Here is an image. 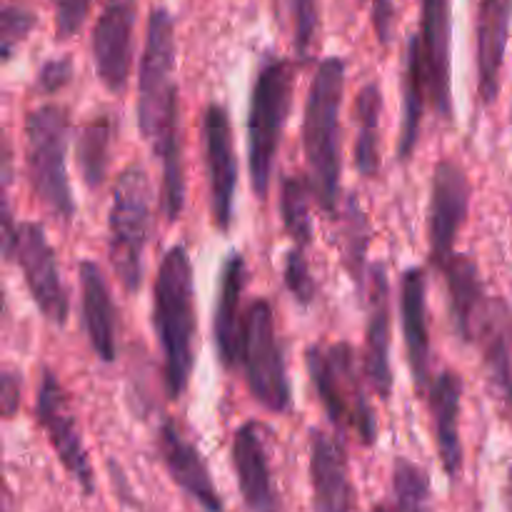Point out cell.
Wrapping results in <instances>:
<instances>
[{"mask_svg": "<svg viewBox=\"0 0 512 512\" xmlns=\"http://www.w3.org/2000/svg\"><path fill=\"white\" fill-rule=\"evenodd\" d=\"M153 323L163 350L165 388L173 400L188 390L195 365V288L185 245H173L160 260L153 285Z\"/></svg>", "mask_w": 512, "mask_h": 512, "instance_id": "6da1fadb", "label": "cell"}, {"mask_svg": "<svg viewBox=\"0 0 512 512\" xmlns=\"http://www.w3.org/2000/svg\"><path fill=\"white\" fill-rule=\"evenodd\" d=\"M175 28L165 8L148 20L138 78V125L153 145L158 160L183 150L178 85H175Z\"/></svg>", "mask_w": 512, "mask_h": 512, "instance_id": "7a4b0ae2", "label": "cell"}, {"mask_svg": "<svg viewBox=\"0 0 512 512\" xmlns=\"http://www.w3.org/2000/svg\"><path fill=\"white\" fill-rule=\"evenodd\" d=\"M345 93V60L325 58L315 70L308 90L303 125V148L310 170V185L318 203L328 213L340 198V108Z\"/></svg>", "mask_w": 512, "mask_h": 512, "instance_id": "3957f363", "label": "cell"}, {"mask_svg": "<svg viewBox=\"0 0 512 512\" xmlns=\"http://www.w3.org/2000/svg\"><path fill=\"white\" fill-rule=\"evenodd\" d=\"M308 373L335 430L373 445L378 423L365 398L355 350L348 343L313 345L308 350Z\"/></svg>", "mask_w": 512, "mask_h": 512, "instance_id": "277c9868", "label": "cell"}, {"mask_svg": "<svg viewBox=\"0 0 512 512\" xmlns=\"http://www.w3.org/2000/svg\"><path fill=\"white\" fill-rule=\"evenodd\" d=\"M293 63L268 58L258 70L248 113V165L253 193L260 200L268 195L275 153L293 100Z\"/></svg>", "mask_w": 512, "mask_h": 512, "instance_id": "5b68a950", "label": "cell"}, {"mask_svg": "<svg viewBox=\"0 0 512 512\" xmlns=\"http://www.w3.org/2000/svg\"><path fill=\"white\" fill-rule=\"evenodd\" d=\"M68 110L43 105L25 120V168L35 198L55 215L70 220L75 215L65 153H68Z\"/></svg>", "mask_w": 512, "mask_h": 512, "instance_id": "8992f818", "label": "cell"}, {"mask_svg": "<svg viewBox=\"0 0 512 512\" xmlns=\"http://www.w3.org/2000/svg\"><path fill=\"white\" fill-rule=\"evenodd\" d=\"M153 223V188L143 168L130 165L118 178L108 218L110 265L128 293L143 283V255Z\"/></svg>", "mask_w": 512, "mask_h": 512, "instance_id": "52a82bcc", "label": "cell"}, {"mask_svg": "<svg viewBox=\"0 0 512 512\" xmlns=\"http://www.w3.org/2000/svg\"><path fill=\"white\" fill-rule=\"evenodd\" d=\"M240 365L253 398L270 413H285L290 405V383L268 300H253L245 310Z\"/></svg>", "mask_w": 512, "mask_h": 512, "instance_id": "ba28073f", "label": "cell"}, {"mask_svg": "<svg viewBox=\"0 0 512 512\" xmlns=\"http://www.w3.org/2000/svg\"><path fill=\"white\" fill-rule=\"evenodd\" d=\"M35 415H38V425L48 435L50 445H53L55 455L63 463V468L73 475L75 483L83 488L85 495H93L95 478L88 450H85L83 438H80L68 393H65V388L58 383V378L50 370H45L43 380H40Z\"/></svg>", "mask_w": 512, "mask_h": 512, "instance_id": "9c48e42d", "label": "cell"}, {"mask_svg": "<svg viewBox=\"0 0 512 512\" xmlns=\"http://www.w3.org/2000/svg\"><path fill=\"white\" fill-rule=\"evenodd\" d=\"M5 258L18 260L20 270L25 275V285H28L40 313L50 323L63 325L68 320L70 303L63 278H60L58 260H55L53 248L45 238V230L38 223H20L13 248Z\"/></svg>", "mask_w": 512, "mask_h": 512, "instance_id": "30bf717a", "label": "cell"}, {"mask_svg": "<svg viewBox=\"0 0 512 512\" xmlns=\"http://www.w3.org/2000/svg\"><path fill=\"white\" fill-rule=\"evenodd\" d=\"M470 208V180L453 160H440L433 173L430 195V255L438 268L453 258L455 238L465 225Z\"/></svg>", "mask_w": 512, "mask_h": 512, "instance_id": "8fae6325", "label": "cell"}, {"mask_svg": "<svg viewBox=\"0 0 512 512\" xmlns=\"http://www.w3.org/2000/svg\"><path fill=\"white\" fill-rule=\"evenodd\" d=\"M205 165L210 175V208L215 225L228 230L233 223L235 185H238V160H235L233 128L223 105H208L203 115Z\"/></svg>", "mask_w": 512, "mask_h": 512, "instance_id": "7c38bea8", "label": "cell"}, {"mask_svg": "<svg viewBox=\"0 0 512 512\" xmlns=\"http://www.w3.org/2000/svg\"><path fill=\"white\" fill-rule=\"evenodd\" d=\"M133 3H108L93 28V60L100 83L115 95L128 88L133 63Z\"/></svg>", "mask_w": 512, "mask_h": 512, "instance_id": "4fadbf2b", "label": "cell"}, {"mask_svg": "<svg viewBox=\"0 0 512 512\" xmlns=\"http://www.w3.org/2000/svg\"><path fill=\"white\" fill-rule=\"evenodd\" d=\"M420 55L428 80L430 105L440 118H453V90H450V0H423V28Z\"/></svg>", "mask_w": 512, "mask_h": 512, "instance_id": "5bb4252c", "label": "cell"}, {"mask_svg": "<svg viewBox=\"0 0 512 512\" xmlns=\"http://www.w3.org/2000/svg\"><path fill=\"white\" fill-rule=\"evenodd\" d=\"M158 450L163 458L165 470L175 480L183 493H188L205 512H223V498L215 488L210 470L205 465L203 455L198 453L193 443L175 428L173 423H165L158 433Z\"/></svg>", "mask_w": 512, "mask_h": 512, "instance_id": "9a60e30c", "label": "cell"}, {"mask_svg": "<svg viewBox=\"0 0 512 512\" xmlns=\"http://www.w3.org/2000/svg\"><path fill=\"white\" fill-rule=\"evenodd\" d=\"M233 468L238 475L240 495L250 512H280L265 450V433L258 423H245L235 430Z\"/></svg>", "mask_w": 512, "mask_h": 512, "instance_id": "2e32d148", "label": "cell"}, {"mask_svg": "<svg viewBox=\"0 0 512 512\" xmlns=\"http://www.w3.org/2000/svg\"><path fill=\"white\" fill-rule=\"evenodd\" d=\"M363 370L375 393L388 400L393 390V370H390V290L383 265H373L370 270Z\"/></svg>", "mask_w": 512, "mask_h": 512, "instance_id": "e0dca14e", "label": "cell"}, {"mask_svg": "<svg viewBox=\"0 0 512 512\" xmlns=\"http://www.w3.org/2000/svg\"><path fill=\"white\" fill-rule=\"evenodd\" d=\"M310 483H313V512L353 510V485L345 450L325 433L310 440Z\"/></svg>", "mask_w": 512, "mask_h": 512, "instance_id": "ac0fdd59", "label": "cell"}, {"mask_svg": "<svg viewBox=\"0 0 512 512\" xmlns=\"http://www.w3.org/2000/svg\"><path fill=\"white\" fill-rule=\"evenodd\" d=\"M218 303H215V345L223 368L240 363V343H243L245 315L240 313L245 293V258L230 253L218 275Z\"/></svg>", "mask_w": 512, "mask_h": 512, "instance_id": "d6986e66", "label": "cell"}, {"mask_svg": "<svg viewBox=\"0 0 512 512\" xmlns=\"http://www.w3.org/2000/svg\"><path fill=\"white\" fill-rule=\"evenodd\" d=\"M400 315L408 363L420 390L430 383V333H428V278L423 268H410L400 283Z\"/></svg>", "mask_w": 512, "mask_h": 512, "instance_id": "ffe728a7", "label": "cell"}, {"mask_svg": "<svg viewBox=\"0 0 512 512\" xmlns=\"http://www.w3.org/2000/svg\"><path fill=\"white\" fill-rule=\"evenodd\" d=\"M512 0H483L478 8V90L485 105L498 98L510 35Z\"/></svg>", "mask_w": 512, "mask_h": 512, "instance_id": "44dd1931", "label": "cell"}, {"mask_svg": "<svg viewBox=\"0 0 512 512\" xmlns=\"http://www.w3.org/2000/svg\"><path fill=\"white\" fill-rule=\"evenodd\" d=\"M460 405H463V380L445 370L430 388V415H433L435 443L440 463L448 478H458L463 470V443H460Z\"/></svg>", "mask_w": 512, "mask_h": 512, "instance_id": "7402d4cb", "label": "cell"}, {"mask_svg": "<svg viewBox=\"0 0 512 512\" xmlns=\"http://www.w3.org/2000/svg\"><path fill=\"white\" fill-rule=\"evenodd\" d=\"M80 290H83V320L88 330L90 345L103 363H113L118 355V320H115V303L108 283L93 260L80 263Z\"/></svg>", "mask_w": 512, "mask_h": 512, "instance_id": "603a6c76", "label": "cell"}, {"mask_svg": "<svg viewBox=\"0 0 512 512\" xmlns=\"http://www.w3.org/2000/svg\"><path fill=\"white\" fill-rule=\"evenodd\" d=\"M443 270L445 278H448L450 308H453L458 333L463 335V340H473L485 313L490 310V305L485 303V290L478 265L468 255H453Z\"/></svg>", "mask_w": 512, "mask_h": 512, "instance_id": "cb8c5ba5", "label": "cell"}, {"mask_svg": "<svg viewBox=\"0 0 512 512\" xmlns=\"http://www.w3.org/2000/svg\"><path fill=\"white\" fill-rule=\"evenodd\" d=\"M430 100L428 80H425L423 55H420V35H413L405 53L403 68V128H400V145L398 158L410 160L413 150L418 145L420 128H423L425 103Z\"/></svg>", "mask_w": 512, "mask_h": 512, "instance_id": "d4e9b609", "label": "cell"}, {"mask_svg": "<svg viewBox=\"0 0 512 512\" xmlns=\"http://www.w3.org/2000/svg\"><path fill=\"white\" fill-rule=\"evenodd\" d=\"M358 113V140H355V165L360 175L373 178L380 168V113H383V93L375 83H368L355 100Z\"/></svg>", "mask_w": 512, "mask_h": 512, "instance_id": "484cf974", "label": "cell"}, {"mask_svg": "<svg viewBox=\"0 0 512 512\" xmlns=\"http://www.w3.org/2000/svg\"><path fill=\"white\" fill-rule=\"evenodd\" d=\"M115 123L110 115H98L90 120L78 138V165L85 185L90 190L100 188L108 175L110 165V145H113Z\"/></svg>", "mask_w": 512, "mask_h": 512, "instance_id": "4316f807", "label": "cell"}, {"mask_svg": "<svg viewBox=\"0 0 512 512\" xmlns=\"http://www.w3.org/2000/svg\"><path fill=\"white\" fill-rule=\"evenodd\" d=\"M475 335H480L478 340L485 348V363H488V370L493 375L495 385H498L500 395L512 403V360L508 330H505L503 318H498V305H490Z\"/></svg>", "mask_w": 512, "mask_h": 512, "instance_id": "83f0119b", "label": "cell"}, {"mask_svg": "<svg viewBox=\"0 0 512 512\" xmlns=\"http://www.w3.org/2000/svg\"><path fill=\"white\" fill-rule=\"evenodd\" d=\"M310 193L313 185L303 178H285L280 188V215L290 238L305 248L313 238V218H310Z\"/></svg>", "mask_w": 512, "mask_h": 512, "instance_id": "f1b7e54d", "label": "cell"}, {"mask_svg": "<svg viewBox=\"0 0 512 512\" xmlns=\"http://www.w3.org/2000/svg\"><path fill=\"white\" fill-rule=\"evenodd\" d=\"M395 512H433L430 478L420 465L398 458L393 468Z\"/></svg>", "mask_w": 512, "mask_h": 512, "instance_id": "f546056e", "label": "cell"}, {"mask_svg": "<svg viewBox=\"0 0 512 512\" xmlns=\"http://www.w3.org/2000/svg\"><path fill=\"white\" fill-rule=\"evenodd\" d=\"M290 13L295 23V50L303 60L310 58L318 33V0H290Z\"/></svg>", "mask_w": 512, "mask_h": 512, "instance_id": "4dcf8cb0", "label": "cell"}, {"mask_svg": "<svg viewBox=\"0 0 512 512\" xmlns=\"http://www.w3.org/2000/svg\"><path fill=\"white\" fill-rule=\"evenodd\" d=\"M283 278L285 285H288L290 293L295 295V300L303 305H310L315 298V280L310 275L308 260H305L303 248L290 250L288 258H285L283 265Z\"/></svg>", "mask_w": 512, "mask_h": 512, "instance_id": "1f68e13d", "label": "cell"}, {"mask_svg": "<svg viewBox=\"0 0 512 512\" xmlns=\"http://www.w3.org/2000/svg\"><path fill=\"white\" fill-rule=\"evenodd\" d=\"M35 15L30 10L18 8V5H8L3 10V20H0V50L3 58L8 60L13 55L15 45L33 30Z\"/></svg>", "mask_w": 512, "mask_h": 512, "instance_id": "d6a6232c", "label": "cell"}, {"mask_svg": "<svg viewBox=\"0 0 512 512\" xmlns=\"http://www.w3.org/2000/svg\"><path fill=\"white\" fill-rule=\"evenodd\" d=\"M55 5V28L58 38L68 40L83 28L90 13V0H53Z\"/></svg>", "mask_w": 512, "mask_h": 512, "instance_id": "836d02e7", "label": "cell"}, {"mask_svg": "<svg viewBox=\"0 0 512 512\" xmlns=\"http://www.w3.org/2000/svg\"><path fill=\"white\" fill-rule=\"evenodd\" d=\"M70 75H73V63H70L68 58L48 60V63H45L38 73L40 93H45V95L58 93L63 85H68Z\"/></svg>", "mask_w": 512, "mask_h": 512, "instance_id": "e575fe53", "label": "cell"}, {"mask_svg": "<svg viewBox=\"0 0 512 512\" xmlns=\"http://www.w3.org/2000/svg\"><path fill=\"white\" fill-rule=\"evenodd\" d=\"M395 0H375L373 3V25L378 40L383 45H388L393 40V28H395Z\"/></svg>", "mask_w": 512, "mask_h": 512, "instance_id": "d590c367", "label": "cell"}, {"mask_svg": "<svg viewBox=\"0 0 512 512\" xmlns=\"http://www.w3.org/2000/svg\"><path fill=\"white\" fill-rule=\"evenodd\" d=\"M0 398H3V415L13 418L20 405V378L13 370H5L0 380Z\"/></svg>", "mask_w": 512, "mask_h": 512, "instance_id": "8d00e7d4", "label": "cell"}, {"mask_svg": "<svg viewBox=\"0 0 512 512\" xmlns=\"http://www.w3.org/2000/svg\"><path fill=\"white\" fill-rule=\"evenodd\" d=\"M505 500H508V510L512 512V468H510V475H508V490H505Z\"/></svg>", "mask_w": 512, "mask_h": 512, "instance_id": "74e56055", "label": "cell"}, {"mask_svg": "<svg viewBox=\"0 0 512 512\" xmlns=\"http://www.w3.org/2000/svg\"><path fill=\"white\" fill-rule=\"evenodd\" d=\"M373 512H393V510H388V508H385V505H378V508H375Z\"/></svg>", "mask_w": 512, "mask_h": 512, "instance_id": "f35d334b", "label": "cell"}, {"mask_svg": "<svg viewBox=\"0 0 512 512\" xmlns=\"http://www.w3.org/2000/svg\"><path fill=\"white\" fill-rule=\"evenodd\" d=\"M110 3H133V0H110Z\"/></svg>", "mask_w": 512, "mask_h": 512, "instance_id": "ab89813d", "label": "cell"}]
</instances>
